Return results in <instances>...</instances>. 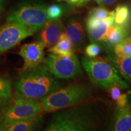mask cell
<instances>
[{
  "label": "cell",
  "instance_id": "cell-1",
  "mask_svg": "<svg viewBox=\"0 0 131 131\" xmlns=\"http://www.w3.org/2000/svg\"><path fill=\"white\" fill-rule=\"evenodd\" d=\"M45 64L22 72L15 84L16 96L41 101L54 92L62 88V85Z\"/></svg>",
  "mask_w": 131,
  "mask_h": 131
},
{
  "label": "cell",
  "instance_id": "cell-2",
  "mask_svg": "<svg viewBox=\"0 0 131 131\" xmlns=\"http://www.w3.org/2000/svg\"><path fill=\"white\" fill-rule=\"evenodd\" d=\"M46 131H90L98 129V115L89 104L81 103L57 111Z\"/></svg>",
  "mask_w": 131,
  "mask_h": 131
},
{
  "label": "cell",
  "instance_id": "cell-3",
  "mask_svg": "<svg viewBox=\"0 0 131 131\" xmlns=\"http://www.w3.org/2000/svg\"><path fill=\"white\" fill-rule=\"evenodd\" d=\"M89 85L77 83L61 88L40 101L43 112H51L84 102L92 96Z\"/></svg>",
  "mask_w": 131,
  "mask_h": 131
},
{
  "label": "cell",
  "instance_id": "cell-4",
  "mask_svg": "<svg viewBox=\"0 0 131 131\" xmlns=\"http://www.w3.org/2000/svg\"><path fill=\"white\" fill-rule=\"evenodd\" d=\"M81 64L91 81L100 88L108 89L117 84L122 89L129 88L128 84L122 80L114 66L107 58L83 57Z\"/></svg>",
  "mask_w": 131,
  "mask_h": 131
},
{
  "label": "cell",
  "instance_id": "cell-5",
  "mask_svg": "<svg viewBox=\"0 0 131 131\" xmlns=\"http://www.w3.org/2000/svg\"><path fill=\"white\" fill-rule=\"evenodd\" d=\"M46 6L40 2H26L19 5L7 16V21H15L27 26L33 32L40 30L48 20Z\"/></svg>",
  "mask_w": 131,
  "mask_h": 131
},
{
  "label": "cell",
  "instance_id": "cell-6",
  "mask_svg": "<svg viewBox=\"0 0 131 131\" xmlns=\"http://www.w3.org/2000/svg\"><path fill=\"white\" fill-rule=\"evenodd\" d=\"M3 121L1 127L10 123L37 117L43 113L40 101L15 96L3 111Z\"/></svg>",
  "mask_w": 131,
  "mask_h": 131
},
{
  "label": "cell",
  "instance_id": "cell-7",
  "mask_svg": "<svg viewBox=\"0 0 131 131\" xmlns=\"http://www.w3.org/2000/svg\"><path fill=\"white\" fill-rule=\"evenodd\" d=\"M44 64L58 79H70L82 74L79 60L75 53L60 55L50 53L45 58Z\"/></svg>",
  "mask_w": 131,
  "mask_h": 131
},
{
  "label": "cell",
  "instance_id": "cell-8",
  "mask_svg": "<svg viewBox=\"0 0 131 131\" xmlns=\"http://www.w3.org/2000/svg\"><path fill=\"white\" fill-rule=\"evenodd\" d=\"M34 34L24 24L15 21H7L0 27V54L15 47L21 41Z\"/></svg>",
  "mask_w": 131,
  "mask_h": 131
},
{
  "label": "cell",
  "instance_id": "cell-9",
  "mask_svg": "<svg viewBox=\"0 0 131 131\" xmlns=\"http://www.w3.org/2000/svg\"><path fill=\"white\" fill-rule=\"evenodd\" d=\"M45 46L40 41L23 45L19 54L24 61L21 72L27 71L41 64L45 60Z\"/></svg>",
  "mask_w": 131,
  "mask_h": 131
},
{
  "label": "cell",
  "instance_id": "cell-10",
  "mask_svg": "<svg viewBox=\"0 0 131 131\" xmlns=\"http://www.w3.org/2000/svg\"><path fill=\"white\" fill-rule=\"evenodd\" d=\"M39 41L43 44L45 47L53 46L61 38L65 32V26L58 19H48L40 29Z\"/></svg>",
  "mask_w": 131,
  "mask_h": 131
},
{
  "label": "cell",
  "instance_id": "cell-11",
  "mask_svg": "<svg viewBox=\"0 0 131 131\" xmlns=\"http://www.w3.org/2000/svg\"><path fill=\"white\" fill-rule=\"evenodd\" d=\"M64 34L73 47L81 49L83 47L85 44V34L83 24L79 19L70 18L67 22Z\"/></svg>",
  "mask_w": 131,
  "mask_h": 131
},
{
  "label": "cell",
  "instance_id": "cell-12",
  "mask_svg": "<svg viewBox=\"0 0 131 131\" xmlns=\"http://www.w3.org/2000/svg\"><path fill=\"white\" fill-rule=\"evenodd\" d=\"M109 25L106 19L88 18L86 28L90 42L98 43L103 42Z\"/></svg>",
  "mask_w": 131,
  "mask_h": 131
},
{
  "label": "cell",
  "instance_id": "cell-13",
  "mask_svg": "<svg viewBox=\"0 0 131 131\" xmlns=\"http://www.w3.org/2000/svg\"><path fill=\"white\" fill-rule=\"evenodd\" d=\"M111 130L115 131L131 130V109L129 105L117 107L115 112Z\"/></svg>",
  "mask_w": 131,
  "mask_h": 131
},
{
  "label": "cell",
  "instance_id": "cell-14",
  "mask_svg": "<svg viewBox=\"0 0 131 131\" xmlns=\"http://www.w3.org/2000/svg\"><path fill=\"white\" fill-rule=\"evenodd\" d=\"M42 122L41 115L29 119L16 121L0 127V131H30L35 130Z\"/></svg>",
  "mask_w": 131,
  "mask_h": 131
},
{
  "label": "cell",
  "instance_id": "cell-15",
  "mask_svg": "<svg viewBox=\"0 0 131 131\" xmlns=\"http://www.w3.org/2000/svg\"><path fill=\"white\" fill-rule=\"evenodd\" d=\"M127 32L124 26L114 24L109 26L103 42L107 46L114 47L127 37Z\"/></svg>",
  "mask_w": 131,
  "mask_h": 131
},
{
  "label": "cell",
  "instance_id": "cell-16",
  "mask_svg": "<svg viewBox=\"0 0 131 131\" xmlns=\"http://www.w3.org/2000/svg\"><path fill=\"white\" fill-rule=\"evenodd\" d=\"M106 58L117 69L119 75L131 83V57H119L116 55H108Z\"/></svg>",
  "mask_w": 131,
  "mask_h": 131
},
{
  "label": "cell",
  "instance_id": "cell-17",
  "mask_svg": "<svg viewBox=\"0 0 131 131\" xmlns=\"http://www.w3.org/2000/svg\"><path fill=\"white\" fill-rule=\"evenodd\" d=\"M73 46L69 41L66 37L64 33L61 35V38L53 46L49 47L47 51L51 53L60 55H70L74 53Z\"/></svg>",
  "mask_w": 131,
  "mask_h": 131
},
{
  "label": "cell",
  "instance_id": "cell-18",
  "mask_svg": "<svg viewBox=\"0 0 131 131\" xmlns=\"http://www.w3.org/2000/svg\"><path fill=\"white\" fill-rule=\"evenodd\" d=\"M114 24L124 26L128 22L130 18V11L127 6L120 5L114 10Z\"/></svg>",
  "mask_w": 131,
  "mask_h": 131
},
{
  "label": "cell",
  "instance_id": "cell-19",
  "mask_svg": "<svg viewBox=\"0 0 131 131\" xmlns=\"http://www.w3.org/2000/svg\"><path fill=\"white\" fill-rule=\"evenodd\" d=\"M115 54L119 57H131V41L129 37L118 43L114 47Z\"/></svg>",
  "mask_w": 131,
  "mask_h": 131
},
{
  "label": "cell",
  "instance_id": "cell-20",
  "mask_svg": "<svg viewBox=\"0 0 131 131\" xmlns=\"http://www.w3.org/2000/svg\"><path fill=\"white\" fill-rule=\"evenodd\" d=\"M12 92V86L10 80L0 77V96L10 98Z\"/></svg>",
  "mask_w": 131,
  "mask_h": 131
},
{
  "label": "cell",
  "instance_id": "cell-21",
  "mask_svg": "<svg viewBox=\"0 0 131 131\" xmlns=\"http://www.w3.org/2000/svg\"><path fill=\"white\" fill-rule=\"evenodd\" d=\"M47 16L48 19H58L63 16V7L58 4H52L47 7Z\"/></svg>",
  "mask_w": 131,
  "mask_h": 131
},
{
  "label": "cell",
  "instance_id": "cell-22",
  "mask_svg": "<svg viewBox=\"0 0 131 131\" xmlns=\"http://www.w3.org/2000/svg\"><path fill=\"white\" fill-rule=\"evenodd\" d=\"M109 11L102 6L99 7H95L90 11L88 18L98 19H106L108 17Z\"/></svg>",
  "mask_w": 131,
  "mask_h": 131
},
{
  "label": "cell",
  "instance_id": "cell-23",
  "mask_svg": "<svg viewBox=\"0 0 131 131\" xmlns=\"http://www.w3.org/2000/svg\"><path fill=\"white\" fill-rule=\"evenodd\" d=\"M101 47L97 43L92 42L85 49V53L87 57L94 58L96 57L100 53Z\"/></svg>",
  "mask_w": 131,
  "mask_h": 131
},
{
  "label": "cell",
  "instance_id": "cell-24",
  "mask_svg": "<svg viewBox=\"0 0 131 131\" xmlns=\"http://www.w3.org/2000/svg\"><path fill=\"white\" fill-rule=\"evenodd\" d=\"M121 89L120 86L117 84H113L108 88L110 93V95L113 100L116 101L119 96L121 95Z\"/></svg>",
  "mask_w": 131,
  "mask_h": 131
},
{
  "label": "cell",
  "instance_id": "cell-25",
  "mask_svg": "<svg viewBox=\"0 0 131 131\" xmlns=\"http://www.w3.org/2000/svg\"><path fill=\"white\" fill-rule=\"evenodd\" d=\"M58 1H64L73 6H77V7H81L84 6L88 4L90 0H57Z\"/></svg>",
  "mask_w": 131,
  "mask_h": 131
},
{
  "label": "cell",
  "instance_id": "cell-26",
  "mask_svg": "<svg viewBox=\"0 0 131 131\" xmlns=\"http://www.w3.org/2000/svg\"><path fill=\"white\" fill-rule=\"evenodd\" d=\"M116 101L117 107H123L127 104V94H121Z\"/></svg>",
  "mask_w": 131,
  "mask_h": 131
},
{
  "label": "cell",
  "instance_id": "cell-27",
  "mask_svg": "<svg viewBox=\"0 0 131 131\" xmlns=\"http://www.w3.org/2000/svg\"><path fill=\"white\" fill-rule=\"evenodd\" d=\"M10 98L0 96V112H3L9 103Z\"/></svg>",
  "mask_w": 131,
  "mask_h": 131
},
{
  "label": "cell",
  "instance_id": "cell-28",
  "mask_svg": "<svg viewBox=\"0 0 131 131\" xmlns=\"http://www.w3.org/2000/svg\"><path fill=\"white\" fill-rule=\"evenodd\" d=\"M94 1L100 6H105L113 4L117 0H94Z\"/></svg>",
  "mask_w": 131,
  "mask_h": 131
},
{
  "label": "cell",
  "instance_id": "cell-29",
  "mask_svg": "<svg viewBox=\"0 0 131 131\" xmlns=\"http://www.w3.org/2000/svg\"><path fill=\"white\" fill-rule=\"evenodd\" d=\"M3 121H4V116H3V113L0 112V127L2 124Z\"/></svg>",
  "mask_w": 131,
  "mask_h": 131
},
{
  "label": "cell",
  "instance_id": "cell-30",
  "mask_svg": "<svg viewBox=\"0 0 131 131\" xmlns=\"http://www.w3.org/2000/svg\"><path fill=\"white\" fill-rule=\"evenodd\" d=\"M3 2L4 0H0V11L3 9Z\"/></svg>",
  "mask_w": 131,
  "mask_h": 131
},
{
  "label": "cell",
  "instance_id": "cell-31",
  "mask_svg": "<svg viewBox=\"0 0 131 131\" xmlns=\"http://www.w3.org/2000/svg\"><path fill=\"white\" fill-rule=\"evenodd\" d=\"M129 39H130V41H131V37H129Z\"/></svg>",
  "mask_w": 131,
  "mask_h": 131
}]
</instances>
